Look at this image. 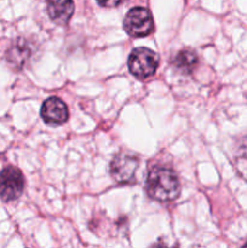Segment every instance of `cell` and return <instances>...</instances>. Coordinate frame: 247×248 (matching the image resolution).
Instances as JSON below:
<instances>
[{"label": "cell", "mask_w": 247, "mask_h": 248, "mask_svg": "<svg viewBox=\"0 0 247 248\" xmlns=\"http://www.w3.org/2000/svg\"><path fill=\"white\" fill-rule=\"evenodd\" d=\"M235 167L240 176L247 181V136L242 137L237 143L234 155Z\"/></svg>", "instance_id": "30bf717a"}, {"label": "cell", "mask_w": 247, "mask_h": 248, "mask_svg": "<svg viewBox=\"0 0 247 248\" xmlns=\"http://www.w3.org/2000/svg\"><path fill=\"white\" fill-rule=\"evenodd\" d=\"M24 190V178L22 172L14 166L5 167L0 172V199L5 202L15 201Z\"/></svg>", "instance_id": "5b68a950"}, {"label": "cell", "mask_w": 247, "mask_h": 248, "mask_svg": "<svg viewBox=\"0 0 247 248\" xmlns=\"http://www.w3.org/2000/svg\"><path fill=\"white\" fill-rule=\"evenodd\" d=\"M242 248H247V242L244 245V246H242Z\"/></svg>", "instance_id": "4fadbf2b"}, {"label": "cell", "mask_w": 247, "mask_h": 248, "mask_svg": "<svg viewBox=\"0 0 247 248\" xmlns=\"http://www.w3.org/2000/svg\"><path fill=\"white\" fill-rule=\"evenodd\" d=\"M124 29L133 38L149 35L154 29V22L149 10L140 6L131 9L124 19Z\"/></svg>", "instance_id": "277c9868"}, {"label": "cell", "mask_w": 247, "mask_h": 248, "mask_svg": "<svg viewBox=\"0 0 247 248\" xmlns=\"http://www.w3.org/2000/svg\"><path fill=\"white\" fill-rule=\"evenodd\" d=\"M199 63L198 55L193 50H182L174 56L172 64L177 72L182 73L184 75H189L195 70L196 65Z\"/></svg>", "instance_id": "9c48e42d"}, {"label": "cell", "mask_w": 247, "mask_h": 248, "mask_svg": "<svg viewBox=\"0 0 247 248\" xmlns=\"http://www.w3.org/2000/svg\"><path fill=\"white\" fill-rule=\"evenodd\" d=\"M47 14L55 23L65 26L74 14L73 0H47Z\"/></svg>", "instance_id": "ba28073f"}, {"label": "cell", "mask_w": 247, "mask_h": 248, "mask_svg": "<svg viewBox=\"0 0 247 248\" xmlns=\"http://www.w3.org/2000/svg\"><path fill=\"white\" fill-rule=\"evenodd\" d=\"M33 55V48L28 41L23 38H18L11 44L6 51V61L10 67L16 70L23 69Z\"/></svg>", "instance_id": "52a82bcc"}, {"label": "cell", "mask_w": 247, "mask_h": 248, "mask_svg": "<svg viewBox=\"0 0 247 248\" xmlns=\"http://www.w3.org/2000/svg\"><path fill=\"white\" fill-rule=\"evenodd\" d=\"M139 166L137 155L128 152H120L110 162V174L119 184L135 183V176Z\"/></svg>", "instance_id": "3957f363"}, {"label": "cell", "mask_w": 247, "mask_h": 248, "mask_svg": "<svg viewBox=\"0 0 247 248\" xmlns=\"http://www.w3.org/2000/svg\"><path fill=\"white\" fill-rule=\"evenodd\" d=\"M127 64L131 74L138 79H148L156 72L159 67V57L149 48L138 47L131 52Z\"/></svg>", "instance_id": "7a4b0ae2"}, {"label": "cell", "mask_w": 247, "mask_h": 248, "mask_svg": "<svg viewBox=\"0 0 247 248\" xmlns=\"http://www.w3.org/2000/svg\"><path fill=\"white\" fill-rule=\"evenodd\" d=\"M68 107L62 99L57 97H51L46 99L41 107V118L48 125H62L68 120Z\"/></svg>", "instance_id": "8992f818"}, {"label": "cell", "mask_w": 247, "mask_h": 248, "mask_svg": "<svg viewBox=\"0 0 247 248\" xmlns=\"http://www.w3.org/2000/svg\"><path fill=\"white\" fill-rule=\"evenodd\" d=\"M97 1H98V4L101 5V6L116 7V6H119L120 4H123L125 0H97Z\"/></svg>", "instance_id": "8fae6325"}, {"label": "cell", "mask_w": 247, "mask_h": 248, "mask_svg": "<svg viewBox=\"0 0 247 248\" xmlns=\"http://www.w3.org/2000/svg\"><path fill=\"white\" fill-rule=\"evenodd\" d=\"M148 195L159 202H170L177 199L181 191L178 177L164 166H155L150 170L145 184Z\"/></svg>", "instance_id": "6da1fadb"}, {"label": "cell", "mask_w": 247, "mask_h": 248, "mask_svg": "<svg viewBox=\"0 0 247 248\" xmlns=\"http://www.w3.org/2000/svg\"><path fill=\"white\" fill-rule=\"evenodd\" d=\"M149 248H169L166 246V244H165L164 241H161V240H159L157 242H155V244H153L152 246Z\"/></svg>", "instance_id": "7c38bea8"}]
</instances>
